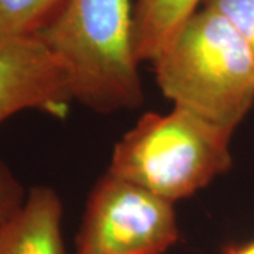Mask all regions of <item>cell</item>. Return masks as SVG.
<instances>
[{
	"instance_id": "277c9868",
	"label": "cell",
	"mask_w": 254,
	"mask_h": 254,
	"mask_svg": "<svg viewBox=\"0 0 254 254\" xmlns=\"http://www.w3.org/2000/svg\"><path fill=\"white\" fill-rule=\"evenodd\" d=\"M178 239L171 202L108 173L89 196L75 254H164Z\"/></svg>"
},
{
	"instance_id": "9c48e42d",
	"label": "cell",
	"mask_w": 254,
	"mask_h": 254,
	"mask_svg": "<svg viewBox=\"0 0 254 254\" xmlns=\"http://www.w3.org/2000/svg\"><path fill=\"white\" fill-rule=\"evenodd\" d=\"M202 6L226 18L254 51V0H203Z\"/></svg>"
},
{
	"instance_id": "3957f363",
	"label": "cell",
	"mask_w": 254,
	"mask_h": 254,
	"mask_svg": "<svg viewBox=\"0 0 254 254\" xmlns=\"http://www.w3.org/2000/svg\"><path fill=\"white\" fill-rule=\"evenodd\" d=\"M232 134L178 106L147 113L115 145L108 173L174 203L230 168Z\"/></svg>"
},
{
	"instance_id": "8992f818",
	"label": "cell",
	"mask_w": 254,
	"mask_h": 254,
	"mask_svg": "<svg viewBox=\"0 0 254 254\" xmlns=\"http://www.w3.org/2000/svg\"><path fill=\"white\" fill-rule=\"evenodd\" d=\"M0 254H65L57 190L44 185L28 190L23 206L0 229Z\"/></svg>"
},
{
	"instance_id": "7a4b0ae2",
	"label": "cell",
	"mask_w": 254,
	"mask_h": 254,
	"mask_svg": "<svg viewBox=\"0 0 254 254\" xmlns=\"http://www.w3.org/2000/svg\"><path fill=\"white\" fill-rule=\"evenodd\" d=\"M174 106L235 131L254 105V51L215 10L200 7L154 58Z\"/></svg>"
},
{
	"instance_id": "52a82bcc",
	"label": "cell",
	"mask_w": 254,
	"mask_h": 254,
	"mask_svg": "<svg viewBox=\"0 0 254 254\" xmlns=\"http://www.w3.org/2000/svg\"><path fill=\"white\" fill-rule=\"evenodd\" d=\"M138 61H154L203 0H133Z\"/></svg>"
},
{
	"instance_id": "30bf717a",
	"label": "cell",
	"mask_w": 254,
	"mask_h": 254,
	"mask_svg": "<svg viewBox=\"0 0 254 254\" xmlns=\"http://www.w3.org/2000/svg\"><path fill=\"white\" fill-rule=\"evenodd\" d=\"M27 193L9 165L0 157V229L23 206Z\"/></svg>"
},
{
	"instance_id": "8fae6325",
	"label": "cell",
	"mask_w": 254,
	"mask_h": 254,
	"mask_svg": "<svg viewBox=\"0 0 254 254\" xmlns=\"http://www.w3.org/2000/svg\"><path fill=\"white\" fill-rule=\"evenodd\" d=\"M223 254H254V240L242 243V245L227 246Z\"/></svg>"
},
{
	"instance_id": "ba28073f",
	"label": "cell",
	"mask_w": 254,
	"mask_h": 254,
	"mask_svg": "<svg viewBox=\"0 0 254 254\" xmlns=\"http://www.w3.org/2000/svg\"><path fill=\"white\" fill-rule=\"evenodd\" d=\"M65 0H0V33L37 36Z\"/></svg>"
},
{
	"instance_id": "6da1fadb",
	"label": "cell",
	"mask_w": 254,
	"mask_h": 254,
	"mask_svg": "<svg viewBox=\"0 0 254 254\" xmlns=\"http://www.w3.org/2000/svg\"><path fill=\"white\" fill-rule=\"evenodd\" d=\"M37 36L63 64L73 99L102 113L141 105L133 0H65Z\"/></svg>"
},
{
	"instance_id": "5b68a950",
	"label": "cell",
	"mask_w": 254,
	"mask_h": 254,
	"mask_svg": "<svg viewBox=\"0 0 254 254\" xmlns=\"http://www.w3.org/2000/svg\"><path fill=\"white\" fill-rule=\"evenodd\" d=\"M72 99L65 68L40 37L0 33V125L24 110L64 118Z\"/></svg>"
}]
</instances>
